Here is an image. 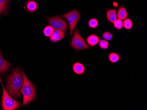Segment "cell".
I'll return each mask as SVG.
<instances>
[{"mask_svg":"<svg viewBox=\"0 0 147 110\" xmlns=\"http://www.w3.org/2000/svg\"><path fill=\"white\" fill-rule=\"evenodd\" d=\"M72 69L75 73L79 75H82L87 71L83 64L80 62L74 63L72 65Z\"/></svg>","mask_w":147,"mask_h":110,"instance_id":"10","label":"cell"},{"mask_svg":"<svg viewBox=\"0 0 147 110\" xmlns=\"http://www.w3.org/2000/svg\"><path fill=\"white\" fill-rule=\"evenodd\" d=\"M23 75V86L21 90V93L23 95V106L28 105L34 100L36 97V90L33 84L28 79L24 71H21Z\"/></svg>","mask_w":147,"mask_h":110,"instance_id":"2","label":"cell"},{"mask_svg":"<svg viewBox=\"0 0 147 110\" xmlns=\"http://www.w3.org/2000/svg\"><path fill=\"white\" fill-rule=\"evenodd\" d=\"M98 43H99V47L102 50H107L109 47V43L106 40L102 39V40L99 41Z\"/></svg>","mask_w":147,"mask_h":110,"instance_id":"17","label":"cell"},{"mask_svg":"<svg viewBox=\"0 0 147 110\" xmlns=\"http://www.w3.org/2000/svg\"><path fill=\"white\" fill-rule=\"evenodd\" d=\"M9 1H11V0H9Z\"/></svg>","mask_w":147,"mask_h":110,"instance_id":"22","label":"cell"},{"mask_svg":"<svg viewBox=\"0 0 147 110\" xmlns=\"http://www.w3.org/2000/svg\"><path fill=\"white\" fill-rule=\"evenodd\" d=\"M123 27L127 30H130L133 27V23L132 20L129 19H125L124 21L123 22Z\"/></svg>","mask_w":147,"mask_h":110,"instance_id":"20","label":"cell"},{"mask_svg":"<svg viewBox=\"0 0 147 110\" xmlns=\"http://www.w3.org/2000/svg\"><path fill=\"white\" fill-rule=\"evenodd\" d=\"M113 25H114V27L118 30H121L123 28V21L119 19L115 21L114 23H113Z\"/></svg>","mask_w":147,"mask_h":110,"instance_id":"21","label":"cell"},{"mask_svg":"<svg viewBox=\"0 0 147 110\" xmlns=\"http://www.w3.org/2000/svg\"><path fill=\"white\" fill-rule=\"evenodd\" d=\"M11 65V63L7 61L3 57L0 49V74L3 73L8 70Z\"/></svg>","mask_w":147,"mask_h":110,"instance_id":"9","label":"cell"},{"mask_svg":"<svg viewBox=\"0 0 147 110\" xmlns=\"http://www.w3.org/2000/svg\"><path fill=\"white\" fill-rule=\"evenodd\" d=\"M48 23L55 29H59L63 31L65 34L68 29V25L65 20L57 15L53 17L46 16Z\"/></svg>","mask_w":147,"mask_h":110,"instance_id":"6","label":"cell"},{"mask_svg":"<svg viewBox=\"0 0 147 110\" xmlns=\"http://www.w3.org/2000/svg\"><path fill=\"white\" fill-rule=\"evenodd\" d=\"M70 46L77 51L88 50L90 48L85 39L80 35L78 28L75 29L74 34L70 43Z\"/></svg>","mask_w":147,"mask_h":110,"instance_id":"4","label":"cell"},{"mask_svg":"<svg viewBox=\"0 0 147 110\" xmlns=\"http://www.w3.org/2000/svg\"><path fill=\"white\" fill-rule=\"evenodd\" d=\"M109 55H108V59L110 62L111 64H114L116 63L119 60L120 58L119 55L117 53H115V52H109Z\"/></svg>","mask_w":147,"mask_h":110,"instance_id":"14","label":"cell"},{"mask_svg":"<svg viewBox=\"0 0 147 110\" xmlns=\"http://www.w3.org/2000/svg\"><path fill=\"white\" fill-rule=\"evenodd\" d=\"M53 32H54V29L51 25H48L45 27L43 30L44 34L46 37H51Z\"/></svg>","mask_w":147,"mask_h":110,"instance_id":"16","label":"cell"},{"mask_svg":"<svg viewBox=\"0 0 147 110\" xmlns=\"http://www.w3.org/2000/svg\"><path fill=\"white\" fill-rule=\"evenodd\" d=\"M81 15V13L78 11L76 9H74L61 15L62 18H65L69 23L70 26V37H71L73 33L74 30L80 19Z\"/></svg>","mask_w":147,"mask_h":110,"instance_id":"5","label":"cell"},{"mask_svg":"<svg viewBox=\"0 0 147 110\" xmlns=\"http://www.w3.org/2000/svg\"><path fill=\"white\" fill-rule=\"evenodd\" d=\"M65 34L64 32L59 29H55L52 36L50 37V41L53 43H56L64 39Z\"/></svg>","mask_w":147,"mask_h":110,"instance_id":"7","label":"cell"},{"mask_svg":"<svg viewBox=\"0 0 147 110\" xmlns=\"http://www.w3.org/2000/svg\"><path fill=\"white\" fill-rule=\"evenodd\" d=\"M106 16L107 19L110 23L113 24L117 19V10L116 9H108L106 8Z\"/></svg>","mask_w":147,"mask_h":110,"instance_id":"8","label":"cell"},{"mask_svg":"<svg viewBox=\"0 0 147 110\" xmlns=\"http://www.w3.org/2000/svg\"><path fill=\"white\" fill-rule=\"evenodd\" d=\"M117 14V17L120 20H125L128 17L129 13L125 9L124 5L122 4L120 6L118 9Z\"/></svg>","mask_w":147,"mask_h":110,"instance_id":"12","label":"cell"},{"mask_svg":"<svg viewBox=\"0 0 147 110\" xmlns=\"http://www.w3.org/2000/svg\"><path fill=\"white\" fill-rule=\"evenodd\" d=\"M24 83L23 78L20 73L19 67L12 69V73L8 76L7 79V88L9 93L13 98H19L20 90Z\"/></svg>","mask_w":147,"mask_h":110,"instance_id":"1","label":"cell"},{"mask_svg":"<svg viewBox=\"0 0 147 110\" xmlns=\"http://www.w3.org/2000/svg\"><path fill=\"white\" fill-rule=\"evenodd\" d=\"M102 37L104 40L108 41H111L113 39L114 36L112 33L110 31H105L102 34Z\"/></svg>","mask_w":147,"mask_h":110,"instance_id":"19","label":"cell"},{"mask_svg":"<svg viewBox=\"0 0 147 110\" xmlns=\"http://www.w3.org/2000/svg\"><path fill=\"white\" fill-rule=\"evenodd\" d=\"M8 5V0H0V16L5 12Z\"/></svg>","mask_w":147,"mask_h":110,"instance_id":"18","label":"cell"},{"mask_svg":"<svg viewBox=\"0 0 147 110\" xmlns=\"http://www.w3.org/2000/svg\"><path fill=\"white\" fill-rule=\"evenodd\" d=\"M0 82L1 83L3 88V96L2 97V108L4 110H14L18 109L21 106L19 102L13 100L10 97L5 89L3 86L1 81V77L0 76Z\"/></svg>","mask_w":147,"mask_h":110,"instance_id":"3","label":"cell"},{"mask_svg":"<svg viewBox=\"0 0 147 110\" xmlns=\"http://www.w3.org/2000/svg\"><path fill=\"white\" fill-rule=\"evenodd\" d=\"M100 38L97 35L94 34L89 35L86 38L87 43L92 48L97 45L100 41Z\"/></svg>","mask_w":147,"mask_h":110,"instance_id":"13","label":"cell"},{"mask_svg":"<svg viewBox=\"0 0 147 110\" xmlns=\"http://www.w3.org/2000/svg\"><path fill=\"white\" fill-rule=\"evenodd\" d=\"M39 5L34 0H29L25 4L24 9L30 13L35 12L38 9Z\"/></svg>","mask_w":147,"mask_h":110,"instance_id":"11","label":"cell"},{"mask_svg":"<svg viewBox=\"0 0 147 110\" xmlns=\"http://www.w3.org/2000/svg\"><path fill=\"white\" fill-rule=\"evenodd\" d=\"M99 21L96 18H92L88 22V25L90 28L96 29L99 25Z\"/></svg>","mask_w":147,"mask_h":110,"instance_id":"15","label":"cell"}]
</instances>
